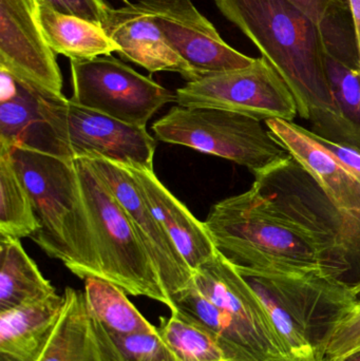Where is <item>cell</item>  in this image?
<instances>
[{
	"mask_svg": "<svg viewBox=\"0 0 360 361\" xmlns=\"http://www.w3.org/2000/svg\"><path fill=\"white\" fill-rule=\"evenodd\" d=\"M125 361H181L156 330L128 335H110Z\"/></svg>",
	"mask_w": 360,
	"mask_h": 361,
	"instance_id": "83f0119b",
	"label": "cell"
},
{
	"mask_svg": "<svg viewBox=\"0 0 360 361\" xmlns=\"http://www.w3.org/2000/svg\"><path fill=\"white\" fill-rule=\"evenodd\" d=\"M287 82L312 133L346 144L330 89L319 25L289 0H215Z\"/></svg>",
	"mask_w": 360,
	"mask_h": 361,
	"instance_id": "6da1fadb",
	"label": "cell"
},
{
	"mask_svg": "<svg viewBox=\"0 0 360 361\" xmlns=\"http://www.w3.org/2000/svg\"><path fill=\"white\" fill-rule=\"evenodd\" d=\"M139 192L160 221L192 271L211 260L218 250L206 225L198 220L162 184L154 171L127 167Z\"/></svg>",
	"mask_w": 360,
	"mask_h": 361,
	"instance_id": "d6986e66",
	"label": "cell"
},
{
	"mask_svg": "<svg viewBox=\"0 0 360 361\" xmlns=\"http://www.w3.org/2000/svg\"><path fill=\"white\" fill-rule=\"evenodd\" d=\"M139 1L151 13L169 46L188 63L197 78L242 69L255 61L224 42L192 0Z\"/></svg>",
	"mask_w": 360,
	"mask_h": 361,
	"instance_id": "30bf717a",
	"label": "cell"
},
{
	"mask_svg": "<svg viewBox=\"0 0 360 361\" xmlns=\"http://www.w3.org/2000/svg\"><path fill=\"white\" fill-rule=\"evenodd\" d=\"M352 16L353 25H354L355 36H356L357 46L360 48V0H348Z\"/></svg>",
	"mask_w": 360,
	"mask_h": 361,
	"instance_id": "d6a6232c",
	"label": "cell"
},
{
	"mask_svg": "<svg viewBox=\"0 0 360 361\" xmlns=\"http://www.w3.org/2000/svg\"><path fill=\"white\" fill-rule=\"evenodd\" d=\"M359 300L336 326L325 349L323 361H338L360 351V284L354 288Z\"/></svg>",
	"mask_w": 360,
	"mask_h": 361,
	"instance_id": "f1b7e54d",
	"label": "cell"
},
{
	"mask_svg": "<svg viewBox=\"0 0 360 361\" xmlns=\"http://www.w3.org/2000/svg\"><path fill=\"white\" fill-rule=\"evenodd\" d=\"M317 25L337 13L350 10L348 0H289Z\"/></svg>",
	"mask_w": 360,
	"mask_h": 361,
	"instance_id": "4dcf8cb0",
	"label": "cell"
},
{
	"mask_svg": "<svg viewBox=\"0 0 360 361\" xmlns=\"http://www.w3.org/2000/svg\"><path fill=\"white\" fill-rule=\"evenodd\" d=\"M338 361H360V351L355 352V353L346 356V357Z\"/></svg>",
	"mask_w": 360,
	"mask_h": 361,
	"instance_id": "836d02e7",
	"label": "cell"
},
{
	"mask_svg": "<svg viewBox=\"0 0 360 361\" xmlns=\"http://www.w3.org/2000/svg\"><path fill=\"white\" fill-rule=\"evenodd\" d=\"M158 332L181 361H232L207 329L178 309L160 318Z\"/></svg>",
	"mask_w": 360,
	"mask_h": 361,
	"instance_id": "4316f807",
	"label": "cell"
},
{
	"mask_svg": "<svg viewBox=\"0 0 360 361\" xmlns=\"http://www.w3.org/2000/svg\"><path fill=\"white\" fill-rule=\"evenodd\" d=\"M192 284L213 305L234 316L272 349L290 357L257 294L219 252L194 271Z\"/></svg>",
	"mask_w": 360,
	"mask_h": 361,
	"instance_id": "2e32d148",
	"label": "cell"
},
{
	"mask_svg": "<svg viewBox=\"0 0 360 361\" xmlns=\"http://www.w3.org/2000/svg\"><path fill=\"white\" fill-rule=\"evenodd\" d=\"M86 160L130 219L139 240L158 269L175 309V297L192 286L194 271L154 216L128 169L103 159Z\"/></svg>",
	"mask_w": 360,
	"mask_h": 361,
	"instance_id": "7c38bea8",
	"label": "cell"
},
{
	"mask_svg": "<svg viewBox=\"0 0 360 361\" xmlns=\"http://www.w3.org/2000/svg\"><path fill=\"white\" fill-rule=\"evenodd\" d=\"M262 276L297 322L318 360L323 361L334 330L359 300L354 288L323 274Z\"/></svg>",
	"mask_w": 360,
	"mask_h": 361,
	"instance_id": "8fae6325",
	"label": "cell"
},
{
	"mask_svg": "<svg viewBox=\"0 0 360 361\" xmlns=\"http://www.w3.org/2000/svg\"><path fill=\"white\" fill-rule=\"evenodd\" d=\"M266 127L236 112L177 105L151 129L159 141L226 159L255 177L291 157Z\"/></svg>",
	"mask_w": 360,
	"mask_h": 361,
	"instance_id": "8992f818",
	"label": "cell"
},
{
	"mask_svg": "<svg viewBox=\"0 0 360 361\" xmlns=\"http://www.w3.org/2000/svg\"><path fill=\"white\" fill-rule=\"evenodd\" d=\"M106 34L118 44V54L151 73H179L187 82L197 75L185 61L169 46L151 13L141 2L125 1L120 8H109L101 23Z\"/></svg>",
	"mask_w": 360,
	"mask_h": 361,
	"instance_id": "9a60e30c",
	"label": "cell"
},
{
	"mask_svg": "<svg viewBox=\"0 0 360 361\" xmlns=\"http://www.w3.org/2000/svg\"><path fill=\"white\" fill-rule=\"evenodd\" d=\"M0 67L44 92L63 97L56 54L36 18L35 0H0Z\"/></svg>",
	"mask_w": 360,
	"mask_h": 361,
	"instance_id": "4fadbf2b",
	"label": "cell"
},
{
	"mask_svg": "<svg viewBox=\"0 0 360 361\" xmlns=\"http://www.w3.org/2000/svg\"><path fill=\"white\" fill-rule=\"evenodd\" d=\"M54 294V286L40 273L20 240L0 235V313Z\"/></svg>",
	"mask_w": 360,
	"mask_h": 361,
	"instance_id": "603a6c76",
	"label": "cell"
},
{
	"mask_svg": "<svg viewBox=\"0 0 360 361\" xmlns=\"http://www.w3.org/2000/svg\"><path fill=\"white\" fill-rule=\"evenodd\" d=\"M316 141L327 149L338 162L342 163L351 173L360 180V150L346 144L336 143L315 135Z\"/></svg>",
	"mask_w": 360,
	"mask_h": 361,
	"instance_id": "1f68e13d",
	"label": "cell"
},
{
	"mask_svg": "<svg viewBox=\"0 0 360 361\" xmlns=\"http://www.w3.org/2000/svg\"><path fill=\"white\" fill-rule=\"evenodd\" d=\"M40 225L29 192L8 152H0V235L19 239L33 237Z\"/></svg>",
	"mask_w": 360,
	"mask_h": 361,
	"instance_id": "484cf974",
	"label": "cell"
},
{
	"mask_svg": "<svg viewBox=\"0 0 360 361\" xmlns=\"http://www.w3.org/2000/svg\"><path fill=\"white\" fill-rule=\"evenodd\" d=\"M63 295L0 313V361H37L63 307Z\"/></svg>",
	"mask_w": 360,
	"mask_h": 361,
	"instance_id": "44dd1931",
	"label": "cell"
},
{
	"mask_svg": "<svg viewBox=\"0 0 360 361\" xmlns=\"http://www.w3.org/2000/svg\"><path fill=\"white\" fill-rule=\"evenodd\" d=\"M319 27L325 72L346 145L360 150V55L350 10L331 15Z\"/></svg>",
	"mask_w": 360,
	"mask_h": 361,
	"instance_id": "5bb4252c",
	"label": "cell"
},
{
	"mask_svg": "<svg viewBox=\"0 0 360 361\" xmlns=\"http://www.w3.org/2000/svg\"><path fill=\"white\" fill-rule=\"evenodd\" d=\"M252 188L268 212L318 248L329 277L360 284V221L334 203L312 176L290 157L255 176Z\"/></svg>",
	"mask_w": 360,
	"mask_h": 361,
	"instance_id": "277c9868",
	"label": "cell"
},
{
	"mask_svg": "<svg viewBox=\"0 0 360 361\" xmlns=\"http://www.w3.org/2000/svg\"><path fill=\"white\" fill-rule=\"evenodd\" d=\"M268 361H297L295 360H293V358L291 357H283V358H277V360H272Z\"/></svg>",
	"mask_w": 360,
	"mask_h": 361,
	"instance_id": "e575fe53",
	"label": "cell"
},
{
	"mask_svg": "<svg viewBox=\"0 0 360 361\" xmlns=\"http://www.w3.org/2000/svg\"><path fill=\"white\" fill-rule=\"evenodd\" d=\"M8 152L33 203L40 228L33 241L80 279L101 278L94 233L73 161L30 148Z\"/></svg>",
	"mask_w": 360,
	"mask_h": 361,
	"instance_id": "7a4b0ae2",
	"label": "cell"
},
{
	"mask_svg": "<svg viewBox=\"0 0 360 361\" xmlns=\"http://www.w3.org/2000/svg\"><path fill=\"white\" fill-rule=\"evenodd\" d=\"M73 163L94 233L101 279L126 294L147 297L173 310L158 269L124 208L86 159Z\"/></svg>",
	"mask_w": 360,
	"mask_h": 361,
	"instance_id": "5b68a950",
	"label": "cell"
},
{
	"mask_svg": "<svg viewBox=\"0 0 360 361\" xmlns=\"http://www.w3.org/2000/svg\"><path fill=\"white\" fill-rule=\"evenodd\" d=\"M204 223L218 252L240 274L328 276L315 244L268 212L252 187L213 204Z\"/></svg>",
	"mask_w": 360,
	"mask_h": 361,
	"instance_id": "3957f363",
	"label": "cell"
},
{
	"mask_svg": "<svg viewBox=\"0 0 360 361\" xmlns=\"http://www.w3.org/2000/svg\"><path fill=\"white\" fill-rule=\"evenodd\" d=\"M264 124L330 199L360 221V180L316 141L312 131L281 118H268Z\"/></svg>",
	"mask_w": 360,
	"mask_h": 361,
	"instance_id": "e0dca14e",
	"label": "cell"
},
{
	"mask_svg": "<svg viewBox=\"0 0 360 361\" xmlns=\"http://www.w3.org/2000/svg\"><path fill=\"white\" fill-rule=\"evenodd\" d=\"M359 55H360V48L359 49Z\"/></svg>",
	"mask_w": 360,
	"mask_h": 361,
	"instance_id": "d590c367",
	"label": "cell"
},
{
	"mask_svg": "<svg viewBox=\"0 0 360 361\" xmlns=\"http://www.w3.org/2000/svg\"><path fill=\"white\" fill-rule=\"evenodd\" d=\"M85 298L91 313L110 335L150 332V324L126 296V292L112 282L97 277L85 279Z\"/></svg>",
	"mask_w": 360,
	"mask_h": 361,
	"instance_id": "d4e9b609",
	"label": "cell"
},
{
	"mask_svg": "<svg viewBox=\"0 0 360 361\" xmlns=\"http://www.w3.org/2000/svg\"><path fill=\"white\" fill-rule=\"evenodd\" d=\"M35 12L44 38L55 54L71 61H84L109 56L120 50L101 25L57 12L42 0H35Z\"/></svg>",
	"mask_w": 360,
	"mask_h": 361,
	"instance_id": "7402d4cb",
	"label": "cell"
},
{
	"mask_svg": "<svg viewBox=\"0 0 360 361\" xmlns=\"http://www.w3.org/2000/svg\"><path fill=\"white\" fill-rule=\"evenodd\" d=\"M37 97L54 156L68 161L103 159L154 171L156 141L146 128L125 124L39 89Z\"/></svg>",
	"mask_w": 360,
	"mask_h": 361,
	"instance_id": "52a82bcc",
	"label": "cell"
},
{
	"mask_svg": "<svg viewBox=\"0 0 360 361\" xmlns=\"http://www.w3.org/2000/svg\"><path fill=\"white\" fill-rule=\"evenodd\" d=\"M175 103L182 107L226 110L260 121L281 118L293 122L298 114L293 93L264 57L255 59L242 69L186 82L175 91Z\"/></svg>",
	"mask_w": 360,
	"mask_h": 361,
	"instance_id": "9c48e42d",
	"label": "cell"
},
{
	"mask_svg": "<svg viewBox=\"0 0 360 361\" xmlns=\"http://www.w3.org/2000/svg\"><path fill=\"white\" fill-rule=\"evenodd\" d=\"M71 78L73 103L139 128L175 102V93L111 55L71 61Z\"/></svg>",
	"mask_w": 360,
	"mask_h": 361,
	"instance_id": "ba28073f",
	"label": "cell"
},
{
	"mask_svg": "<svg viewBox=\"0 0 360 361\" xmlns=\"http://www.w3.org/2000/svg\"><path fill=\"white\" fill-rule=\"evenodd\" d=\"M175 309L207 329L232 361H268L287 357L272 349L234 316L213 305L194 284L175 297Z\"/></svg>",
	"mask_w": 360,
	"mask_h": 361,
	"instance_id": "ffe728a7",
	"label": "cell"
},
{
	"mask_svg": "<svg viewBox=\"0 0 360 361\" xmlns=\"http://www.w3.org/2000/svg\"><path fill=\"white\" fill-rule=\"evenodd\" d=\"M58 322L37 361H125L122 352L91 313L85 293L63 290Z\"/></svg>",
	"mask_w": 360,
	"mask_h": 361,
	"instance_id": "ac0fdd59",
	"label": "cell"
},
{
	"mask_svg": "<svg viewBox=\"0 0 360 361\" xmlns=\"http://www.w3.org/2000/svg\"><path fill=\"white\" fill-rule=\"evenodd\" d=\"M57 12L80 17L91 23L101 25L107 14V6L104 0H42Z\"/></svg>",
	"mask_w": 360,
	"mask_h": 361,
	"instance_id": "f546056e",
	"label": "cell"
},
{
	"mask_svg": "<svg viewBox=\"0 0 360 361\" xmlns=\"http://www.w3.org/2000/svg\"><path fill=\"white\" fill-rule=\"evenodd\" d=\"M17 82L16 94L0 102V152L21 146L46 154V127L40 116L37 88L19 78Z\"/></svg>",
	"mask_w": 360,
	"mask_h": 361,
	"instance_id": "cb8c5ba5",
	"label": "cell"
}]
</instances>
